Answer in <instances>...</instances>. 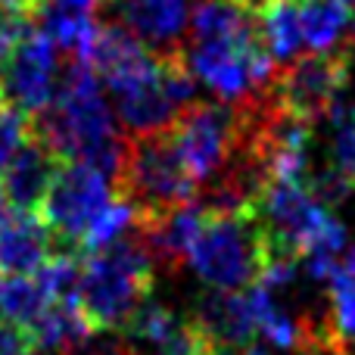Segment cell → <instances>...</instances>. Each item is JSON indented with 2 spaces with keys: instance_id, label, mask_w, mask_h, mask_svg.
Here are the masks:
<instances>
[{
  "instance_id": "cell-19",
  "label": "cell",
  "mask_w": 355,
  "mask_h": 355,
  "mask_svg": "<svg viewBox=\"0 0 355 355\" xmlns=\"http://www.w3.org/2000/svg\"><path fill=\"white\" fill-rule=\"evenodd\" d=\"M331 312H327V340L340 352L355 343V250L340 259L337 271L331 275Z\"/></svg>"
},
{
  "instance_id": "cell-27",
  "label": "cell",
  "mask_w": 355,
  "mask_h": 355,
  "mask_svg": "<svg viewBox=\"0 0 355 355\" xmlns=\"http://www.w3.org/2000/svg\"><path fill=\"white\" fill-rule=\"evenodd\" d=\"M35 352H37L35 334L25 324H16V321L0 315V355H35Z\"/></svg>"
},
{
  "instance_id": "cell-22",
  "label": "cell",
  "mask_w": 355,
  "mask_h": 355,
  "mask_svg": "<svg viewBox=\"0 0 355 355\" xmlns=\"http://www.w3.org/2000/svg\"><path fill=\"white\" fill-rule=\"evenodd\" d=\"M135 225H137V209L131 206L125 196L116 193L110 206H106L103 212H100L97 218L91 221V227L85 231V237H81L78 250H81V252H97V250H103V246H110V243H116V240H122Z\"/></svg>"
},
{
  "instance_id": "cell-10",
  "label": "cell",
  "mask_w": 355,
  "mask_h": 355,
  "mask_svg": "<svg viewBox=\"0 0 355 355\" xmlns=\"http://www.w3.org/2000/svg\"><path fill=\"white\" fill-rule=\"evenodd\" d=\"M56 85H60L56 44L35 25L19 35L6 53V62L0 69V100L35 119L53 103Z\"/></svg>"
},
{
  "instance_id": "cell-6",
  "label": "cell",
  "mask_w": 355,
  "mask_h": 355,
  "mask_svg": "<svg viewBox=\"0 0 355 355\" xmlns=\"http://www.w3.org/2000/svg\"><path fill=\"white\" fill-rule=\"evenodd\" d=\"M196 103V78L184 53H159L156 69L137 85L116 94V110L131 137L156 135L178 122Z\"/></svg>"
},
{
  "instance_id": "cell-1",
  "label": "cell",
  "mask_w": 355,
  "mask_h": 355,
  "mask_svg": "<svg viewBox=\"0 0 355 355\" xmlns=\"http://www.w3.org/2000/svg\"><path fill=\"white\" fill-rule=\"evenodd\" d=\"M31 128L60 162H85L116 184L125 141L91 60L66 56L53 103L31 119Z\"/></svg>"
},
{
  "instance_id": "cell-23",
  "label": "cell",
  "mask_w": 355,
  "mask_h": 355,
  "mask_svg": "<svg viewBox=\"0 0 355 355\" xmlns=\"http://www.w3.org/2000/svg\"><path fill=\"white\" fill-rule=\"evenodd\" d=\"M125 331H128L131 343H144V346H156V349H159V346L178 331V318H175V312L168 306L147 300L128 318Z\"/></svg>"
},
{
  "instance_id": "cell-24",
  "label": "cell",
  "mask_w": 355,
  "mask_h": 355,
  "mask_svg": "<svg viewBox=\"0 0 355 355\" xmlns=\"http://www.w3.org/2000/svg\"><path fill=\"white\" fill-rule=\"evenodd\" d=\"M331 168L355 190V106H343L331 112Z\"/></svg>"
},
{
  "instance_id": "cell-4",
  "label": "cell",
  "mask_w": 355,
  "mask_h": 355,
  "mask_svg": "<svg viewBox=\"0 0 355 355\" xmlns=\"http://www.w3.org/2000/svg\"><path fill=\"white\" fill-rule=\"evenodd\" d=\"M268 256V240L259 227L256 212L206 215L187 262L206 287L246 290L262 275Z\"/></svg>"
},
{
  "instance_id": "cell-18",
  "label": "cell",
  "mask_w": 355,
  "mask_h": 355,
  "mask_svg": "<svg viewBox=\"0 0 355 355\" xmlns=\"http://www.w3.org/2000/svg\"><path fill=\"white\" fill-rule=\"evenodd\" d=\"M259 35L275 62H293L302 50V22L296 0H271L256 12Z\"/></svg>"
},
{
  "instance_id": "cell-14",
  "label": "cell",
  "mask_w": 355,
  "mask_h": 355,
  "mask_svg": "<svg viewBox=\"0 0 355 355\" xmlns=\"http://www.w3.org/2000/svg\"><path fill=\"white\" fill-rule=\"evenodd\" d=\"M60 166L62 162L44 147V141L35 135V128H31L28 141L6 162L3 178H0L6 202H10L12 209H19V212H41V202H44V196H47L50 181H53Z\"/></svg>"
},
{
  "instance_id": "cell-2",
  "label": "cell",
  "mask_w": 355,
  "mask_h": 355,
  "mask_svg": "<svg viewBox=\"0 0 355 355\" xmlns=\"http://www.w3.org/2000/svg\"><path fill=\"white\" fill-rule=\"evenodd\" d=\"M156 262L137 240H116L97 252H85L75 300L94 331H122L128 318L153 293Z\"/></svg>"
},
{
  "instance_id": "cell-20",
  "label": "cell",
  "mask_w": 355,
  "mask_h": 355,
  "mask_svg": "<svg viewBox=\"0 0 355 355\" xmlns=\"http://www.w3.org/2000/svg\"><path fill=\"white\" fill-rule=\"evenodd\" d=\"M256 28V16L240 0H202L190 12V37L193 41H225Z\"/></svg>"
},
{
  "instance_id": "cell-3",
  "label": "cell",
  "mask_w": 355,
  "mask_h": 355,
  "mask_svg": "<svg viewBox=\"0 0 355 355\" xmlns=\"http://www.w3.org/2000/svg\"><path fill=\"white\" fill-rule=\"evenodd\" d=\"M116 193L137 209V221L196 200V181L184 166L172 128L125 141Z\"/></svg>"
},
{
  "instance_id": "cell-29",
  "label": "cell",
  "mask_w": 355,
  "mask_h": 355,
  "mask_svg": "<svg viewBox=\"0 0 355 355\" xmlns=\"http://www.w3.org/2000/svg\"><path fill=\"white\" fill-rule=\"evenodd\" d=\"M10 47H12V37L6 35L3 28H0V69H3V62H6V53H10Z\"/></svg>"
},
{
  "instance_id": "cell-17",
  "label": "cell",
  "mask_w": 355,
  "mask_h": 355,
  "mask_svg": "<svg viewBox=\"0 0 355 355\" xmlns=\"http://www.w3.org/2000/svg\"><path fill=\"white\" fill-rule=\"evenodd\" d=\"M302 22V44L312 53L349 50L346 41L355 35V10L346 0H296Z\"/></svg>"
},
{
  "instance_id": "cell-9",
  "label": "cell",
  "mask_w": 355,
  "mask_h": 355,
  "mask_svg": "<svg viewBox=\"0 0 355 355\" xmlns=\"http://www.w3.org/2000/svg\"><path fill=\"white\" fill-rule=\"evenodd\" d=\"M112 196H116V187L103 172L85 162H62L41 202V218L47 221L53 237L78 250L85 231L110 206Z\"/></svg>"
},
{
  "instance_id": "cell-11",
  "label": "cell",
  "mask_w": 355,
  "mask_h": 355,
  "mask_svg": "<svg viewBox=\"0 0 355 355\" xmlns=\"http://www.w3.org/2000/svg\"><path fill=\"white\" fill-rule=\"evenodd\" d=\"M190 324L196 327L206 346L215 355H234L252 346V337L259 334L252 302L246 290H212L200 296L193 306Z\"/></svg>"
},
{
  "instance_id": "cell-7",
  "label": "cell",
  "mask_w": 355,
  "mask_h": 355,
  "mask_svg": "<svg viewBox=\"0 0 355 355\" xmlns=\"http://www.w3.org/2000/svg\"><path fill=\"white\" fill-rule=\"evenodd\" d=\"M349 50L302 56V60L290 62L277 78H271L265 97L271 100V106H277L287 116L315 125L318 119H327L340 106V97L349 85Z\"/></svg>"
},
{
  "instance_id": "cell-25",
  "label": "cell",
  "mask_w": 355,
  "mask_h": 355,
  "mask_svg": "<svg viewBox=\"0 0 355 355\" xmlns=\"http://www.w3.org/2000/svg\"><path fill=\"white\" fill-rule=\"evenodd\" d=\"M28 135H31V116H25L22 110L0 100V172L16 156V150L28 141Z\"/></svg>"
},
{
  "instance_id": "cell-13",
  "label": "cell",
  "mask_w": 355,
  "mask_h": 355,
  "mask_svg": "<svg viewBox=\"0 0 355 355\" xmlns=\"http://www.w3.org/2000/svg\"><path fill=\"white\" fill-rule=\"evenodd\" d=\"M128 25L153 53H184L190 28V0H112Z\"/></svg>"
},
{
  "instance_id": "cell-21",
  "label": "cell",
  "mask_w": 355,
  "mask_h": 355,
  "mask_svg": "<svg viewBox=\"0 0 355 355\" xmlns=\"http://www.w3.org/2000/svg\"><path fill=\"white\" fill-rule=\"evenodd\" d=\"M50 293L37 275H0V315L31 331L37 318L47 312Z\"/></svg>"
},
{
  "instance_id": "cell-26",
  "label": "cell",
  "mask_w": 355,
  "mask_h": 355,
  "mask_svg": "<svg viewBox=\"0 0 355 355\" xmlns=\"http://www.w3.org/2000/svg\"><path fill=\"white\" fill-rule=\"evenodd\" d=\"M41 0H0V28L16 41L28 28H35V12Z\"/></svg>"
},
{
  "instance_id": "cell-8",
  "label": "cell",
  "mask_w": 355,
  "mask_h": 355,
  "mask_svg": "<svg viewBox=\"0 0 355 355\" xmlns=\"http://www.w3.org/2000/svg\"><path fill=\"white\" fill-rule=\"evenodd\" d=\"M172 135L193 181H212L243 147V116L234 103H193L178 116Z\"/></svg>"
},
{
  "instance_id": "cell-12",
  "label": "cell",
  "mask_w": 355,
  "mask_h": 355,
  "mask_svg": "<svg viewBox=\"0 0 355 355\" xmlns=\"http://www.w3.org/2000/svg\"><path fill=\"white\" fill-rule=\"evenodd\" d=\"M87 60H91L97 78L112 94H122L125 87L137 85L141 78H147L153 72L156 62H159V53H153L128 25L106 22L94 28Z\"/></svg>"
},
{
  "instance_id": "cell-31",
  "label": "cell",
  "mask_w": 355,
  "mask_h": 355,
  "mask_svg": "<svg viewBox=\"0 0 355 355\" xmlns=\"http://www.w3.org/2000/svg\"><path fill=\"white\" fill-rule=\"evenodd\" d=\"M346 3H349V6H352V10H355V0H346Z\"/></svg>"
},
{
  "instance_id": "cell-15",
  "label": "cell",
  "mask_w": 355,
  "mask_h": 355,
  "mask_svg": "<svg viewBox=\"0 0 355 355\" xmlns=\"http://www.w3.org/2000/svg\"><path fill=\"white\" fill-rule=\"evenodd\" d=\"M53 231L37 212H19L0 218V275H35L53 256Z\"/></svg>"
},
{
  "instance_id": "cell-28",
  "label": "cell",
  "mask_w": 355,
  "mask_h": 355,
  "mask_svg": "<svg viewBox=\"0 0 355 355\" xmlns=\"http://www.w3.org/2000/svg\"><path fill=\"white\" fill-rule=\"evenodd\" d=\"M159 355H215V352L209 349L206 340H202L200 334H196V327L187 321V324H178V331L159 346Z\"/></svg>"
},
{
  "instance_id": "cell-30",
  "label": "cell",
  "mask_w": 355,
  "mask_h": 355,
  "mask_svg": "<svg viewBox=\"0 0 355 355\" xmlns=\"http://www.w3.org/2000/svg\"><path fill=\"white\" fill-rule=\"evenodd\" d=\"M6 206H10V202H6V193H3V184H0V218H3V215H6Z\"/></svg>"
},
{
  "instance_id": "cell-16",
  "label": "cell",
  "mask_w": 355,
  "mask_h": 355,
  "mask_svg": "<svg viewBox=\"0 0 355 355\" xmlns=\"http://www.w3.org/2000/svg\"><path fill=\"white\" fill-rule=\"evenodd\" d=\"M202 221H206V212H202L196 202L168 209V212L153 215V218H141L137 221V227H141V234H144L141 243L147 246L153 262L178 265L190 256V246H193Z\"/></svg>"
},
{
  "instance_id": "cell-5",
  "label": "cell",
  "mask_w": 355,
  "mask_h": 355,
  "mask_svg": "<svg viewBox=\"0 0 355 355\" xmlns=\"http://www.w3.org/2000/svg\"><path fill=\"white\" fill-rule=\"evenodd\" d=\"M193 78H200L209 91H215L225 103H243L256 91L271 85L275 60L262 44L259 25L240 37L225 41H193L184 50Z\"/></svg>"
}]
</instances>
